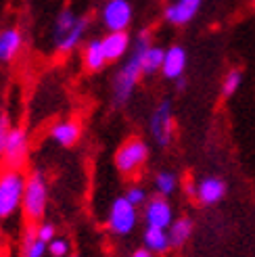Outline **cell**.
<instances>
[{"mask_svg":"<svg viewBox=\"0 0 255 257\" xmlns=\"http://www.w3.org/2000/svg\"><path fill=\"white\" fill-rule=\"evenodd\" d=\"M149 46H151V36H149V32H143L136 38V42L132 44V50H130V55H128L125 63L119 67V71L115 73V78H113L111 96H113V105L115 107H123V105L130 102L140 78H143L140 57H143V53Z\"/></svg>","mask_w":255,"mask_h":257,"instance_id":"obj_1","label":"cell"},{"mask_svg":"<svg viewBox=\"0 0 255 257\" xmlns=\"http://www.w3.org/2000/svg\"><path fill=\"white\" fill-rule=\"evenodd\" d=\"M90 28V19L84 15H75L71 9H63L53 23V46L57 53H73L86 38Z\"/></svg>","mask_w":255,"mask_h":257,"instance_id":"obj_2","label":"cell"},{"mask_svg":"<svg viewBox=\"0 0 255 257\" xmlns=\"http://www.w3.org/2000/svg\"><path fill=\"white\" fill-rule=\"evenodd\" d=\"M25 174L23 170L5 168L0 170V224L13 220L23 205V190H25Z\"/></svg>","mask_w":255,"mask_h":257,"instance_id":"obj_3","label":"cell"},{"mask_svg":"<svg viewBox=\"0 0 255 257\" xmlns=\"http://www.w3.org/2000/svg\"><path fill=\"white\" fill-rule=\"evenodd\" d=\"M48 207V182L46 176L40 170H34L25 178V190H23V205L21 213L28 220V224H38L44 220Z\"/></svg>","mask_w":255,"mask_h":257,"instance_id":"obj_4","label":"cell"},{"mask_svg":"<svg viewBox=\"0 0 255 257\" xmlns=\"http://www.w3.org/2000/svg\"><path fill=\"white\" fill-rule=\"evenodd\" d=\"M151 149L143 138L130 136L115 151V168L123 176H134L147 165Z\"/></svg>","mask_w":255,"mask_h":257,"instance_id":"obj_5","label":"cell"},{"mask_svg":"<svg viewBox=\"0 0 255 257\" xmlns=\"http://www.w3.org/2000/svg\"><path fill=\"white\" fill-rule=\"evenodd\" d=\"M138 226V207L130 201H125V197H117L109 205L107 213V228L111 234L115 236H128L132 234Z\"/></svg>","mask_w":255,"mask_h":257,"instance_id":"obj_6","label":"cell"},{"mask_svg":"<svg viewBox=\"0 0 255 257\" xmlns=\"http://www.w3.org/2000/svg\"><path fill=\"white\" fill-rule=\"evenodd\" d=\"M174 130H176V123H174L172 100H170V98H163L159 105L153 109V113H151V119H149L151 138L157 143V147L165 149V147L172 145Z\"/></svg>","mask_w":255,"mask_h":257,"instance_id":"obj_7","label":"cell"},{"mask_svg":"<svg viewBox=\"0 0 255 257\" xmlns=\"http://www.w3.org/2000/svg\"><path fill=\"white\" fill-rule=\"evenodd\" d=\"M30 157V134L25 127L15 125L11 127L7 145H5V153H3V161L7 168H15V170H23V165L28 163Z\"/></svg>","mask_w":255,"mask_h":257,"instance_id":"obj_8","label":"cell"},{"mask_svg":"<svg viewBox=\"0 0 255 257\" xmlns=\"http://www.w3.org/2000/svg\"><path fill=\"white\" fill-rule=\"evenodd\" d=\"M132 19L134 9L130 0H107L100 11V21L107 32H128Z\"/></svg>","mask_w":255,"mask_h":257,"instance_id":"obj_9","label":"cell"},{"mask_svg":"<svg viewBox=\"0 0 255 257\" xmlns=\"http://www.w3.org/2000/svg\"><path fill=\"white\" fill-rule=\"evenodd\" d=\"M143 220L151 228L168 230L172 226V222L176 220L174 217V207L165 197H153V199H149L145 203V207H143Z\"/></svg>","mask_w":255,"mask_h":257,"instance_id":"obj_10","label":"cell"},{"mask_svg":"<svg viewBox=\"0 0 255 257\" xmlns=\"http://www.w3.org/2000/svg\"><path fill=\"white\" fill-rule=\"evenodd\" d=\"M25 36L17 25L0 28V63H13L23 50Z\"/></svg>","mask_w":255,"mask_h":257,"instance_id":"obj_11","label":"cell"},{"mask_svg":"<svg viewBox=\"0 0 255 257\" xmlns=\"http://www.w3.org/2000/svg\"><path fill=\"white\" fill-rule=\"evenodd\" d=\"M201 5L203 0H174L163 9V17L172 25H186L199 15Z\"/></svg>","mask_w":255,"mask_h":257,"instance_id":"obj_12","label":"cell"},{"mask_svg":"<svg viewBox=\"0 0 255 257\" xmlns=\"http://www.w3.org/2000/svg\"><path fill=\"white\" fill-rule=\"evenodd\" d=\"M186 65H188V55H186L184 46L174 44L170 48H165L163 65H161V75L165 80L176 82L178 78H182L184 71H186Z\"/></svg>","mask_w":255,"mask_h":257,"instance_id":"obj_13","label":"cell"},{"mask_svg":"<svg viewBox=\"0 0 255 257\" xmlns=\"http://www.w3.org/2000/svg\"><path fill=\"white\" fill-rule=\"evenodd\" d=\"M48 138L53 140L55 145L63 147V149L75 147L80 143V138H82V125H80V121H75V119H61V121L50 125Z\"/></svg>","mask_w":255,"mask_h":257,"instance_id":"obj_14","label":"cell"},{"mask_svg":"<svg viewBox=\"0 0 255 257\" xmlns=\"http://www.w3.org/2000/svg\"><path fill=\"white\" fill-rule=\"evenodd\" d=\"M226 182L218 176H205L203 180L197 182V192H195V199L205 205V207H211V205L220 203L226 197Z\"/></svg>","mask_w":255,"mask_h":257,"instance_id":"obj_15","label":"cell"},{"mask_svg":"<svg viewBox=\"0 0 255 257\" xmlns=\"http://www.w3.org/2000/svg\"><path fill=\"white\" fill-rule=\"evenodd\" d=\"M100 42H103L107 63L119 61L130 55V50H132V38L128 32H107V36L100 38Z\"/></svg>","mask_w":255,"mask_h":257,"instance_id":"obj_16","label":"cell"},{"mask_svg":"<svg viewBox=\"0 0 255 257\" xmlns=\"http://www.w3.org/2000/svg\"><path fill=\"white\" fill-rule=\"evenodd\" d=\"M82 63H84L86 71H90V73H98V71L105 69L107 59H105V50H103V42H100V38H90V40L84 44Z\"/></svg>","mask_w":255,"mask_h":257,"instance_id":"obj_17","label":"cell"},{"mask_svg":"<svg viewBox=\"0 0 255 257\" xmlns=\"http://www.w3.org/2000/svg\"><path fill=\"white\" fill-rule=\"evenodd\" d=\"M46 255H48V245L36 236L34 224H28L21 234L19 257H46Z\"/></svg>","mask_w":255,"mask_h":257,"instance_id":"obj_18","label":"cell"},{"mask_svg":"<svg viewBox=\"0 0 255 257\" xmlns=\"http://www.w3.org/2000/svg\"><path fill=\"white\" fill-rule=\"evenodd\" d=\"M143 245L151 253H165V251L172 249V240H170L168 230L147 226L145 232H143Z\"/></svg>","mask_w":255,"mask_h":257,"instance_id":"obj_19","label":"cell"},{"mask_svg":"<svg viewBox=\"0 0 255 257\" xmlns=\"http://www.w3.org/2000/svg\"><path fill=\"white\" fill-rule=\"evenodd\" d=\"M163 55L165 48L161 46H149L143 57H140V69H143V75H155L161 73V65H163Z\"/></svg>","mask_w":255,"mask_h":257,"instance_id":"obj_20","label":"cell"},{"mask_svg":"<svg viewBox=\"0 0 255 257\" xmlns=\"http://www.w3.org/2000/svg\"><path fill=\"white\" fill-rule=\"evenodd\" d=\"M195 230V224L190 217H178V220L172 222V226L168 228V234H170V240H172V247H182L184 242L190 238Z\"/></svg>","mask_w":255,"mask_h":257,"instance_id":"obj_21","label":"cell"},{"mask_svg":"<svg viewBox=\"0 0 255 257\" xmlns=\"http://www.w3.org/2000/svg\"><path fill=\"white\" fill-rule=\"evenodd\" d=\"M153 186H155L157 197L168 199L178 190V176L170 170H161V172L155 174V178H153Z\"/></svg>","mask_w":255,"mask_h":257,"instance_id":"obj_22","label":"cell"},{"mask_svg":"<svg viewBox=\"0 0 255 257\" xmlns=\"http://www.w3.org/2000/svg\"><path fill=\"white\" fill-rule=\"evenodd\" d=\"M240 84H243V73H240L238 69H232V71H228L224 75V80H222V96H232L236 94V90L240 88Z\"/></svg>","mask_w":255,"mask_h":257,"instance_id":"obj_23","label":"cell"},{"mask_svg":"<svg viewBox=\"0 0 255 257\" xmlns=\"http://www.w3.org/2000/svg\"><path fill=\"white\" fill-rule=\"evenodd\" d=\"M48 255L50 257H69L71 255V242L65 236H55L48 242Z\"/></svg>","mask_w":255,"mask_h":257,"instance_id":"obj_24","label":"cell"},{"mask_svg":"<svg viewBox=\"0 0 255 257\" xmlns=\"http://www.w3.org/2000/svg\"><path fill=\"white\" fill-rule=\"evenodd\" d=\"M125 201H130L134 207H145V203L149 201V195H147V188H143L140 184H132L130 188L125 190Z\"/></svg>","mask_w":255,"mask_h":257,"instance_id":"obj_25","label":"cell"},{"mask_svg":"<svg viewBox=\"0 0 255 257\" xmlns=\"http://www.w3.org/2000/svg\"><path fill=\"white\" fill-rule=\"evenodd\" d=\"M34 228H36V236L40 238V240H44L46 245L57 236V226H55L53 222H44V220H42V222L34 224Z\"/></svg>","mask_w":255,"mask_h":257,"instance_id":"obj_26","label":"cell"},{"mask_svg":"<svg viewBox=\"0 0 255 257\" xmlns=\"http://www.w3.org/2000/svg\"><path fill=\"white\" fill-rule=\"evenodd\" d=\"M11 121L7 115H0V159H3V153H5V145H7V138L11 132Z\"/></svg>","mask_w":255,"mask_h":257,"instance_id":"obj_27","label":"cell"},{"mask_svg":"<svg viewBox=\"0 0 255 257\" xmlns=\"http://www.w3.org/2000/svg\"><path fill=\"white\" fill-rule=\"evenodd\" d=\"M130 257H153V253H151V251H147V249L143 247V249H136Z\"/></svg>","mask_w":255,"mask_h":257,"instance_id":"obj_28","label":"cell"},{"mask_svg":"<svg viewBox=\"0 0 255 257\" xmlns=\"http://www.w3.org/2000/svg\"><path fill=\"white\" fill-rule=\"evenodd\" d=\"M176 86H178V90H184V88H186V78H184V75L176 80Z\"/></svg>","mask_w":255,"mask_h":257,"instance_id":"obj_29","label":"cell"},{"mask_svg":"<svg viewBox=\"0 0 255 257\" xmlns=\"http://www.w3.org/2000/svg\"><path fill=\"white\" fill-rule=\"evenodd\" d=\"M0 257H3V234H0Z\"/></svg>","mask_w":255,"mask_h":257,"instance_id":"obj_30","label":"cell"},{"mask_svg":"<svg viewBox=\"0 0 255 257\" xmlns=\"http://www.w3.org/2000/svg\"><path fill=\"white\" fill-rule=\"evenodd\" d=\"M69 257H80V255H75V253H71V255H69Z\"/></svg>","mask_w":255,"mask_h":257,"instance_id":"obj_31","label":"cell"},{"mask_svg":"<svg viewBox=\"0 0 255 257\" xmlns=\"http://www.w3.org/2000/svg\"><path fill=\"white\" fill-rule=\"evenodd\" d=\"M3 257H5V255H3Z\"/></svg>","mask_w":255,"mask_h":257,"instance_id":"obj_32","label":"cell"}]
</instances>
